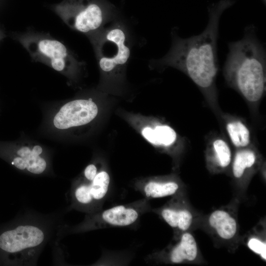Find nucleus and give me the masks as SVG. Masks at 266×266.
I'll use <instances>...</instances> for the list:
<instances>
[{
	"label": "nucleus",
	"mask_w": 266,
	"mask_h": 266,
	"mask_svg": "<svg viewBox=\"0 0 266 266\" xmlns=\"http://www.w3.org/2000/svg\"><path fill=\"white\" fill-rule=\"evenodd\" d=\"M240 200L234 197L228 204L203 214L199 229L212 239L217 247L234 253L241 244L238 209Z\"/></svg>",
	"instance_id": "6e6552de"
},
{
	"label": "nucleus",
	"mask_w": 266,
	"mask_h": 266,
	"mask_svg": "<svg viewBox=\"0 0 266 266\" xmlns=\"http://www.w3.org/2000/svg\"><path fill=\"white\" fill-rule=\"evenodd\" d=\"M264 160L262 155L253 144L235 149L229 174L232 178L234 198H244L252 178L260 169Z\"/></svg>",
	"instance_id": "ddd939ff"
},
{
	"label": "nucleus",
	"mask_w": 266,
	"mask_h": 266,
	"mask_svg": "<svg viewBox=\"0 0 266 266\" xmlns=\"http://www.w3.org/2000/svg\"><path fill=\"white\" fill-rule=\"evenodd\" d=\"M241 243L245 245L262 260H266V224L263 218L245 235L241 236Z\"/></svg>",
	"instance_id": "6ab92c4d"
},
{
	"label": "nucleus",
	"mask_w": 266,
	"mask_h": 266,
	"mask_svg": "<svg viewBox=\"0 0 266 266\" xmlns=\"http://www.w3.org/2000/svg\"><path fill=\"white\" fill-rule=\"evenodd\" d=\"M44 220H21L16 227L0 235V249L16 255L21 265L33 263L49 238L51 228Z\"/></svg>",
	"instance_id": "423d86ee"
},
{
	"label": "nucleus",
	"mask_w": 266,
	"mask_h": 266,
	"mask_svg": "<svg viewBox=\"0 0 266 266\" xmlns=\"http://www.w3.org/2000/svg\"><path fill=\"white\" fill-rule=\"evenodd\" d=\"M134 189L148 200L171 197L186 191V186L175 174L152 177L136 182Z\"/></svg>",
	"instance_id": "2eb2a0df"
},
{
	"label": "nucleus",
	"mask_w": 266,
	"mask_h": 266,
	"mask_svg": "<svg viewBox=\"0 0 266 266\" xmlns=\"http://www.w3.org/2000/svg\"><path fill=\"white\" fill-rule=\"evenodd\" d=\"M99 68L108 79H118L131 55L130 34L126 25L118 19L97 33L89 37Z\"/></svg>",
	"instance_id": "7ed1b4c3"
},
{
	"label": "nucleus",
	"mask_w": 266,
	"mask_h": 266,
	"mask_svg": "<svg viewBox=\"0 0 266 266\" xmlns=\"http://www.w3.org/2000/svg\"><path fill=\"white\" fill-rule=\"evenodd\" d=\"M52 9L69 28L88 37L118 15L115 6L107 0H64Z\"/></svg>",
	"instance_id": "39448f33"
},
{
	"label": "nucleus",
	"mask_w": 266,
	"mask_h": 266,
	"mask_svg": "<svg viewBox=\"0 0 266 266\" xmlns=\"http://www.w3.org/2000/svg\"><path fill=\"white\" fill-rule=\"evenodd\" d=\"M235 2L222 0L210 6L208 24L199 35L183 38L178 36L175 30H173L172 45L169 52L162 58L152 62L158 66H171L184 73L200 90L218 116L222 112L218 104L216 84L219 20L223 11Z\"/></svg>",
	"instance_id": "f257e3e1"
},
{
	"label": "nucleus",
	"mask_w": 266,
	"mask_h": 266,
	"mask_svg": "<svg viewBox=\"0 0 266 266\" xmlns=\"http://www.w3.org/2000/svg\"><path fill=\"white\" fill-rule=\"evenodd\" d=\"M233 155L224 137L219 135L212 136L207 141L204 152L206 167L212 174L229 173Z\"/></svg>",
	"instance_id": "dca6fc26"
},
{
	"label": "nucleus",
	"mask_w": 266,
	"mask_h": 266,
	"mask_svg": "<svg viewBox=\"0 0 266 266\" xmlns=\"http://www.w3.org/2000/svg\"><path fill=\"white\" fill-rule=\"evenodd\" d=\"M10 146V163L17 169L34 175L49 172L51 159L44 146L28 140H21Z\"/></svg>",
	"instance_id": "4468645a"
},
{
	"label": "nucleus",
	"mask_w": 266,
	"mask_h": 266,
	"mask_svg": "<svg viewBox=\"0 0 266 266\" xmlns=\"http://www.w3.org/2000/svg\"><path fill=\"white\" fill-rule=\"evenodd\" d=\"M98 172V168L94 164L88 165L83 172V176L81 179L86 181H92Z\"/></svg>",
	"instance_id": "aec40b11"
},
{
	"label": "nucleus",
	"mask_w": 266,
	"mask_h": 266,
	"mask_svg": "<svg viewBox=\"0 0 266 266\" xmlns=\"http://www.w3.org/2000/svg\"><path fill=\"white\" fill-rule=\"evenodd\" d=\"M149 200L143 198L134 202L87 214L80 223L72 227L61 226L57 235L84 233L110 227H129L136 223L140 217L151 211Z\"/></svg>",
	"instance_id": "0eeeda50"
},
{
	"label": "nucleus",
	"mask_w": 266,
	"mask_h": 266,
	"mask_svg": "<svg viewBox=\"0 0 266 266\" xmlns=\"http://www.w3.org/2000/svg\"><path fill=\"white\" fill-rule=\"evenodd\" d=\"M142 134L151 144L169 151L179 140L178 134L171 127L161 123L153 128L146 127L142 130Z\"/></svg>",
	"instance_id": "a211bd4d"
},
{
	"label": "nucleus",
	"mask_w": 266,
	"mask_h": 266,
	"mask_svg": "<svg viewBox=\"0 0 266 266\" xmlns=\"http://www.w3.org/2000/svg\"><path fill=\"white\" fill-rule=\"evenodd\" d=\"M17 38L34 61L50 66L70 82L77 79L85 66L66 45L48 34L30 30Z\"/></svg>",
	"instance_id": "20e7f679"
},
{
	"label": "nucleus",
	"mask_w": 266,
	"mask_h": 266,
	"mask_svg": "<svg viewBox=\"0 0 266 266\" xmlns=\"http://www.w3.org/2000/svg\"><path fill=\"white\" fill-rule=\"evenodd\" d=\"M223 74L227 85L237 91L252 107L266 93V50L254 25L247 26L243 38L229 43Z\"/></svg>",
	"instance_id": "f03ea898"
},
{
	"label": "nucleus",
	"mask_w": 266,
	"mask_h": 266,
	"mask_svg": "<svg viewBox=\"0 0 266 266\" xmlns=\"http://www.w3.org/2000/svg\"><path fill=\"white\" fill-rule=\"evenodd\" d=\"M218 116L229 141L235 149L247 147L253 144L250 129L243 120L222 112Z\"/></svg>",
	"instance_id": "f3484780"
},
{
	"label": "nucleus",
	"mask_w": 266,
	"mask_h": 266,
	"mask_svg": "<svg viewBox=\"0 0 266 266\" xmlns=\"http://www.w3.org/2000/svg\"><path fill=\"white\" fill-rule=\"evenodd\" d=\"M98 107L90 98H79L60 104L47 119V126L56 134L62 135L73 129L87 125L98 115Z\"/></svg>",
	"instance_id": "1a4fd4ad"
},
{
	"label": "nucleus",
	"mask_w": 266,
	"mask_h": 266,
	"mask_svg": "<svg viewBox=\"0 0 266 266\" xmlns=\"http://www.w3.org/2000/svg\"><path fill=\"white\" fill-rule=\"evenodd\" d=\"M151 211L172 229L173 236L199 229L203 214L191 204L186 191L171 196L164 205Z\"/></svg>",
	"instance_id": "9d476101"
},
{
	"label": "nucleus",
	"mask_w": 266,
	"mask_h": 266,
	"mask_svg": "<svg viewBox=\"0 0 266 266\" xmlns=\"http://www.w3.org/2000/svg\"><path fill=\"white\" fill-rule=\"evenodd\" d=\"M110 181L109 174L100 170L91 181L79 178L73 182L70 191V208L87 214L100 210L108 193Z\"/></svg>",
	"instance_id": "9b49d317"
},
{
	"label": "nucleus",
	"mask_w": 266,
	"mask_h": 266,
	"mask_svg": "<svg viewBox=\"0 0 266 266\" xmlns=\"http://www.w3.org/2000/svg\"><path fill=\"white\" fill-rule=\"evenodd\" d=\"M146 261L155 264H205V260L191 232L173 236L171 242L163 249L149 255Z\"/></svg>",
	"instance_id": "f8f14e48"
},
{
	"label": "nucleus",
	"mask_w": 266,
	"mask_h": 266,
	"mask_svg": "<svg viewBox=\"0 0 266 266\" xmlns=\"http://www.w3.org/2000/svg\"><path fill=\"white\" fill-rule=\"evenodd\" d=\"M263 0V1H265H265H266V0Z\"/></svg>",
	"instance_id": "412c9836"
}]
</instances>
